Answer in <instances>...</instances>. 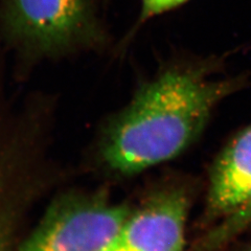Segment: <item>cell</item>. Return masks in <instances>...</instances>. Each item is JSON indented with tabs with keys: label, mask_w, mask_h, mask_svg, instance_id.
<instances>
[{
	"label": "cell",
	"mask_w": 251,
	"mask_h": 251,
	"mask_svg": "<svg viewBox=\"0 0 251 251\" xmlns=\"http://www.w3.org/2000/svg\"><path fill=\"white\" fill-rule=\"evenodd\" d=\"M203 66H175L136 91L107 127L100 154L119 175H133L175 158L201 134L218 104L243 78H214Z\"/></svg>",
	"instance_id": "1"
},
{
	"label": "cell",
	"mask_w": 251,
	"mask_h": 251,
	"mask_svg": "<svg viewBox=\"0 0 251 251\" xmlns=\"http://www.w3.org/2000/svg\"><path fill=\"white\" fill-rule=\"evenodd\" d=\"M0 40L25 74L92 47L100 28L89 0H0Z\"/></svg>",
	"instance_id": "2"
},
{
	"label": "cell",
	"mask_w": 251,
	"mask_h": 251,
	"mask_svg": "<svg viewBox=\"0 0 251 251\" xmlns=\"http://www.w3.org/2000/svg\"><path fill=\"white\" fill-rule=\"evenodd\" d=\"M130 213L99 193L60 194L26 232L20 251H110Z\"/></svg>",
	"instance_id": "3"
},
{
	"label": "cell",
	"mask_w": 251,
	"mask_h": 251,
	"mask_svg": "<svg viewBox=\"0 0 251 251\" xmlns=\"http://www.w3.org/2000/svg\"><path fill=\"white\" fill-rule=\"evenodd\" d=\"M187 211L182 188L156 193L131 211L110 251H183Z\"/></svg>",
	"instance_id": "4"
},
{
	"label": "cell",
	"mask_w": 251,
	"mask_h": 251,
	"mask_svg": "<svg viewBox=\"0 0 251 251\" xmlns=\"http://www.w3.org/2000/svg\"><path fill=\"white\" fill-rule=\"evenodd\" d=\"M251 194V125L227 145L210 173L206 216L221 220L244 203Z\"/></svg>",
	"instance_id": "5"
},
{
	"label": "cell",
	"mask_w": 251,
	"mask_h": 251,
	"mask_svg": "<svg viewBox=\"0 0 251 251\" xmlns=\"http://www.w3.org/2000/svg\"><path fill=\"white\" fill-rule=\"evenodd\" d=\"M251 226V194L233 213L219 220L199 242L201 251H215L225 246Z\"/></svg>",
	"instance_id": "6"
},
{
	"label": "cell",
	"mask_w": 251,
	"mask_h": 251,
	"mask_svg": "<svg viewBox=\"0 0 251 251\" xmlns=\"http://www.w3.org/2000/svg\"><path fill=\"white\" fill-rule=\"evenodd\" d=\"M186 1L187 0H141V20L145 21L169 12Z\"/></svg>",
	"instance_id": "7"
},
{
	"label": "cell",
	"mask_w": 251,
	"mask_h": 251,
	"mask_svg": "<svg viewBox=\"0 0 251 251\" xmlns=\"http://www.w3.org/2000/svg\"><path fill=\"white\" fill-rule=\"evenodd\" d=\"M248 251H251V249H250V250H248Z\"/></svg>",
	"instance_id": "8"
},
{
	"label": "cell",
	"mask_w": 251,
	"mask_h": 251,
	"mask_svg": "<svg viewBox=\"0 0 251 251\" xmlns=\"http://www.w3.org/2000/svg\"><path fill=\"white\" fill-rule=\"evenodd\" d=\"M0 251H3V250H0Z\"/></svg>",
	"instance_id": "9"
}]
</instances>
